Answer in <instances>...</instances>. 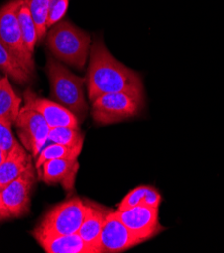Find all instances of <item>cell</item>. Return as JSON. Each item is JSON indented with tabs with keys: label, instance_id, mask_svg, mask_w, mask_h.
Instances as JSON below:
<instances>
[{
	"label": "cell",
	"instance_id": "cell-1",
	"mask_svg": "<svg viewBox=\"0 0 224 253\" xmlns=\"http://www.w3.org/2000/svg\"><path fill=\"white\" fill-rule=\"evenodd\" d=\"M87 89L91 101L114 92H143L140 75L117 61L101 39H95L90 49Z\"/></svg>",
	"mask_w": 224,
	"mask_h": 253
},
{
	"label": "cell",
	"instance_id": "cell-2",
	"mask_svg": "<svg viewBox=\"0 0 224 253\" xmlns=\"http://www.w3.org/2000/svg\"><path fill=\"white\" fill-rule=\"evenodd\" d=\"M91 38L68 20L56 23L47 33L46 45L60 61L83 70L90 53Z\"/></svg>",
	"mask_w": 224,
	"mask_h": 253
},
{
	"label": "cell",
	"instance_id": "cell-3",
	"mask_svg": "<svg viewBox=\"0 0 224 253\" xmlns=\"http://www.w3.org/2000/svg\"><path fill=\"white\" fill-rule=\"evenodd\" d=\"M46 74L52 97L56 102L71 110L80 121L83 120L88 111L84 97L85 80L70 72L52 57H48L46 62Z\"/></svg>",
	"mask_w": 224,
	"mask_h": 253
},
{
	"label": "cell",
	"instance_id": "cell-4",
	"mask_svg": "<svg viewBox=\"0 0 224 253\" xmlns=\"http://www.w3.org/2000/svg\"><path fill=\"white\" fill-rule=\"evenodd\" d=\"M86 212V202L78 197L54 206L42 218L32 232L38 239L78 233Z\"/></svg>",
	"mask_w": 224,
	"mask_h": 253
},
{
	"label": "cell",
	"instance_id": "cell-5",
	"mask_svg": "<svg viewBox=\"0 0 224 253\" xmlns=\"http://www.w3.org/2000/svg\"><path fill=\"white\" fill-rule=\"evenodd\" d=\"M143 106V92L121 91L108 93L92 101V117L98 124H113L138 115Z\"/></svg>",
	"mask_w": 224,
	"mask_h": 253
},
{
	"label": "cell",
	"instance_id": "cell-6",
	"mask_svg": "<svg viewBox=\"0 0 224 253\" xmlns=\"http://www.w3.org/2000/svg\"><path fill=\"white\" fill-rule=\"evenodd\" d=\"M21 3L22 0H10L0 8V41L24 67L34 74V58L23 44L17 16Z\"/></svg>",
	"mask_w": 224,
	"mask_h": 253
},
{
	"label": "cell",
	"instance_id": "cell-7",
	"mask_svg": "<svg viewBox=\"0 0 224 253\" xmlns=\"http://www.w3.org/2000/svg\"><path fill=\"white\" fill-rule=\"evenodd\" d=\"M15 126L23 147L34 157H38L51 130L45 119L40 112L24 104L19 110Z\"/></svg>",
	"mask_w": 224,
	"mask_h": 253
},
{
	"label": "cell",
	"instance_id": "cell-8",
	"mask_svg": "<svg viewBox=\"0 0 224 253\" xmlns=\"http://www.w3.org/2000/svg\"><path fill=\"white\" fill-rule=\"evenodd\" d=\"M119 220L142 242L165 230L159 220V208L138 205L115 211Z\"/></svg>",
	"mask_w": 224,
	"mask_h": 253
},
{
	"label": "cell",
	"instance_id": "cell-9",
	"mask_svg": "<svg viewBox=\"0 0 224 253\" xmlns=\"http://www.w3.org/2000/svg\"><path fill=\"white\" fill-rule=\"evenodd\" d=\"M35 180V169L32 164L17 179L0 191L3 203L9 210L11 217L18 218L30 211L31 192Z\"/></svg>",
	"mask_w": 224,
	"mask_h": 253
},
{
	"label": "cell",
	"instance_id": "cell-10",
	"mask_svg": "<svg viewBox=\"0 0 224 253\" xmlns=\"http://www.w3.org/2000/svg\"><path fill=\"white\" fill-rule=\"evenodd\" d=\"M142 243L117 217L115 211L110 212L104 223L99 239V253L123 252Z\"/></svg>",
	"mask_w": 224,
	"mask_h": 253
},
{
	"label": "cell",
	"instance_id": "cell-11",
	"mask_svg": "<svg viewBox=\"0 0 224 253\" xmlns=\"http://www.w3.org/2000/svg\"><path fill=\"white\" fill-rule=\"evenodd\" d=\"M23 98L24 104L40 112L47 122L49 128L72 127L80 129L78 117L58 102L40 97L30 89L24 93Z\"/></svg>",
	"mask_w": 224,
	"mask_h": 253
},
{
	"label": "cell",
	"instance_id": "cell-12",
	"mask_svg": "<svg viewBox=\"0 0 224 253\" xmlns=\"http://www.w3.org/2000/svg\"><path fill=\"white\" fill-rule=\"evenodd\" d=\"M79 169L77 159H56L42 165V180L46 184H62L67 191L74 188L75 178Z\"/></svg>",
	"mask_w": 224,
	"mask_h": 253
},
{
	"label": "cell",
	"instance_id": "cell-13",
	"mask_svg": "<svg viewBox=\"0 0 224 253\" xmlns=\"http://www.w3.org/2000/svg\"><path fill=\"white\" fill-rule=\"evenodd\" d=\"M110 212L111 210L101 205L93 203V202H86L85 217L78 234L90 247L95 250L96 253H99V239H100L104 223Z\"/></svg>",
	"mask_w": 224,
	"mask_h": 253
},
{
	"label": "cell",
	"instance_id": "cell-14",
	"mask_svg": "<svg viewBox=\"0 0 224 253\" xmlns=\"http://www.w3.org/2000/svg\"><path fill=\"white\" fill-rule=\"evenodd\" d=\"M32 165V157L17 141L8 151L0 165V191L26 170Z\"/></svg>",
	"mask_w": 224,
	"mask_h": 253
},
{
	"label": "cell",
	"instance_id": "cell-15",
	"mask_svg": "<svg viewBox=\"0 0 224 253\" xmlns=\"http://www.w3.org/2000/svg\"><path fill=\"white\" fill-rule=\"evenodd\" d=\"M46 253H96L78 233L36 239Z\"/></svg>",
	"mask_w": 224,
	"mask_h": 253
},
{
	"label": "cell",
	"instance_id": "cell-16",
	"mask_svg": "<svg viewBox=\"0 0 224 253\" xmlns=\"http://www.w3.org/2000/svg\"><path fill=\"white\" fill-rule=\"evenodd\" d=\"M21 99L13 91L8 77H3L0 81V120L7 127L15 123L20 110Z\"/></svg>",
	"mask_w": 224,
	"mask_h": 253
},
{
	"label": "cell",
	"instance_id": "cell-17",
	"mask_svg": "<svg viewBox=\"0 0 224 253\" xmlns=\"http://www.w3.org/2000/svg\"><path fill=\"white\" fill-rule=\"evenodd\" d=\"M0 70L6 75V77L18 84L30 83L34 75L21 64L1 41H0Z\"/></svg>",
	"mask_w": 224,
	"mask_h": 253
},
{
	"label": "cell",
	"instance_id": "cell-18",
	"mask_svg": "<svg viewBox=\"0 0 224 253\" xmlns=\"http://www.w3.org/2000/svg\"><path fill=\"white\" fill-rule=\"evenodd\" d=\"M162 203L160 192L151 186H138L129 192L120 201L117 210H124L138 205L159 208Z\"/></svg>",
	"mask_w": 224,
	"mask_h": 253
},
{
	"label": "cell",
	"instance_id": "cell-19",
	"mask_svg": "<svg viewBox=\"0 0 224 253\" xmlns=\"http://www.w3.org/2000/svg\"><path fill=\"white\" fill-rule=\"evenodd\" d=\"M18 21H19V27L21 31L22 41L23 44L29 52L34 55L35 45L38 42V35H37V29L35 21L32 17V14L27 6V4L23 2L20 4L18 8Z\"/></svg>",
	"mask_w": 224,
	"mask_h": 253
},
{
	"label": "cell",
	"instance_id": "cell-20",
	"mask_svg": "<svg viewBox=\"0 0 224 253\" xmlns=\"http://www.w3.org/2000/svg\"><path fill=\"white\" fill-rule=\"evenodd\" d=\"M83 146H67L62 145L58 143H54L45 147L43 150H41L40 155L38 156L37 162H36V168L40 169L42 165L49 160H56V159H78L79 155L81 154Z\"/></svg>",
	"mask_w": 224,
	"mask_h": 253
},
{
	"label": "cell",
	"instance_id": "cell-21",
	"mask_svg": "<svg viewBox=\"0 0 224 253\" xmlns=\"http://www.w3.org/2000/svg\"><path fill=\"white\" fill-rule=\"evenodd\" d=\"M51 1L52 0H23L35 21L38 41H41L46 34V20Z\"/></svg>",
	"mask_w": 224,
	"mask_h": 253
},
{
	"label": "cell",
	"instance_id": "cell-22",
	"mask_svg": "<svg viewBox=\"0 0 224 253\" xmlns=\"http://www.w3.org/2000/svg\"><path fill=\"white\" fill-rule=\"evenodd\" d=\"M47 140L62 145L76 147L83 146L84 136L80 129H75L72 127H56L49 130Z\"/></svg>",
	"mask_w": 224,
	"mask_h": 253
},
{
	"label": "cell",
	"instance_id": "cell-23",
	"mask_svg": "<svg viewBox=\"0 0 224 253\" xmlns=\"http://www.w3.org/2000/svg\"><path fill=\"white\" fill-rule=\"evenodd\" d=\"M69 6V0H52L49 5L46 27L52 28L58 23L66 14Z\"/></svg>",
	"mask_w": 224,
	"mask_h": 253
},
{
	"label": "cell",
	"instance_id": "cell-24",
	"mask_svg": "<svg viewBox=\"0 0 224 253\" xmlns=\"http://www.w3.org/2000/svg\"><path fill=\"white\" fill-rule=\"evenodd\" d=\"M15 143L16 140L11 132V128L7 127V126L0 120V148L4 150L5 153H8Z\"/></svg>",
	"mask_w": 224,
	"mask_h": 253
},
{
	"label": "cell",
	"instance_id": "cell-25",
	"mask_svg": "<svg viewBox=\"0 0 224 253\" xmlns=\"http://www.w3.org/2000/svg\"><path fill=\"white\" fill-rule=\"evenodd\" d=\"M8 218H11V214H10L9 210L5 207L3 201H2L1 193H0V221L8 219Z\"/></svg>",
	"mask_w": 224,
	"mask_h": 253
},
{
	"label": "cell",
	"instance_id": "cell-26",
	"mask_svg": "<svg viewBox=\"0 0 224 253\" xmlns=\"http://www.w3.org/2000/svg\"><path fill=\"white\" fill-rule=\"evenodd\" d=\"M6 155H7V153H5L4 150H2L1 148H0V165H1L3 163V161L5 160Z\"/></svg>",
	"mask_w": 224,
	"mask_h": 253
},
{
	"label": "cell",
	"instance_id": "cell-27",
	"mask_svg": "<svg viewBox=\"0 0 224 253\" xmlns=\"http://www.w3.org/2000/svg\"><path fill=\"white\" fill-rule=\"evenodd\" d=\"M1 79H2V77H0V81H1Z\"/></svg>",
	"mask_w": 224,
	"mask_h": 253
}]
</instances>
